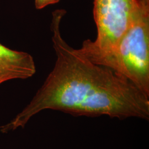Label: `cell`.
Returning a JSON list of instances; mask_svg holds the SVG:
<instances>
[{
    "instance_id": "obj_4",
    "label": "cell",
    "mask_w": 149,
    "mask_h": 149,
    "mask_svg": "<svg viewBox=\"0 0 149 149\" xmlns=\"http://www.w3.org/2000/svg\"><path fill=\"white\" fill-rule=\"evenodd\" d=\"M60 0H35V7L37 10H42L48 6L58 3Z\"/></svg>"
},
{
    "instance_id": "obj_2",
    "label": "cell",
    "mask_w": 149,
    "mask_h": 149,
    "mask_svg": "<svg viewBox=\"0 0 149 149\" xmlns=\"http://www.w3.org/2000/svg\"><path fill=\"white\" fill-rule=\"evenodd\" d=\"M149 0H93L97 27L94 41L85 40L79 52L92 61L106 56L116 48L134 13Z\"/></svg>"
},
{
    "instance_id": "obj_3",
    "label": "cell",
    "mask_w": 149,
    "mask_h": 149,
    "mask_svg": "<svg viewBox=\"0 0 149 149\" xmlns=\"http://www.w3.org/2000/svg\"><path fill=\"white\" fill-rule=\"evenodd\" d=\"M36 72V64L31 54L0 43V85L10 80L27 79Z\"/></svg>"
},
{
    "instance_id": "obj_1",
    "label": "cell",
    "mask_w": 149,
    "mask_h": 149,
    "mask_svg": "<svg viewBox=\"0 0 149 149\" xmlns=\"http://www.w3.org/2000/svg\"><path fill=\"white\" fill-rule=\"evenodd\" d=\"M66 13L63 9L52 13L50 30L56 56L53 69L23 110L0 127L1 133L24 128L33 116L45 109L74 117L149 120V97L127 79L93 63L66 43L60 31Z\"/></svg>"
}]
</instances>
